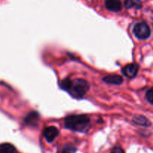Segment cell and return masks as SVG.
I'll use <instances>...</instances> for the list:
<instances>
[{"mask_svg": "<svg viewBox=\"0 0 153 153\" xmlns=\"http://www.w3.org/2000/svg\"><path fill=\"white\" fill-rule=\"evenodd\" d=\"M61 87L63 90L69 92L73 97L77 99L83 97L89 90L88 82L82 79H76L73 80L65 79L61 82Z\"/></svg>", "mask_w": 153, "mask_h": 153, "instance_id": "cell-1", "label": "cell"}, {"mask_svg": "<svg viewBox=\"0 0 153 153\" xmlns=\"http://www.w3.org/2000/svg\"><path fill=\"white\" fill-rule=\"evenodd\" d=\"M64 126L73 131L85 132L91 127V119L85 114L70 115L64 120Z\"/></svg>", "mask_w": 153, "mask_h": 153, "instance_id": "cell-2", "label": "cell"}, {"mask_svg": "<svg viewBox=\"0 0 153 153\" xmlns=\"http://www.w3.org/2000/svg\"><path fill=\"white\" fill-rule=\"evenodd\" d=\"M133 32L135 37L140 40H146L150 37L151 29L146 22H138L134 25Z\"/></svg>", "mask_w": 153, "mask_h": 153, "instance_id": "cell-3", "label": "cell"}, {"mask_svg": "<svg viewBox=\"0 0 153 153\" xmlns=\"http://www.w3.org/2000/svg\"><path fill=\"white\" fill-rule=\"evenodd\" d=\"M139 66L137 64L133 63L124 67L122 70V73L128 79H134L138 73Z\"/></svg>", "mask_w": 153, "mask_h": 153, "instance_id": "cell-4", "label": "cell"}, {"mask_svg": "<svg viewBox=\"0 0 153 153\" xmlns=\"http://www.w3.org/2000/svg\"><path fill=\"white\" fill-rule=\"evenodd\" d=\"M58 134V130L55 126H49L44 128L43 131V137L46 140V141L51 143L53 141Z\"/></svg>", "mask_w": 153, "mask_h": 153, "instance_id": "cell-5", "label": "cell"}, {"mask_svg": "<svg viewBox=\"0 0 153 153\" xmlns=\"http://www.w3.org/2000/svg\"><path fill=\"white\" fill-rule=\"evenodd\" d=\"M106 8L113 12H118L122 9L123 4L120 0H105Z\"/></svg>", "mask_w": 153, "mask_h": 153, "instance_id": "cell-6", "label": "cell"}, {"mask_svg": "<svg viewBox=\"0 0 153 153\" xmlns=\"http://www.w3.org/2000/svg\"><path fill=\"white\" fill-rule=\"evenodd\" d=\"M103 81L108 84H111V85H121L123 82V79L121 76H118V75H109V76H105L103 79Z\"/></svg>", "mask_w": 153, "mask_h": 153, "instance_id": "cell-7", "label": "cell"}, {"mask_svg": "<svg viewBox=\"0 0 153 153\" xmlns=\"http://www.w3.org/2000/svg\"><path fill=\"white\" fill-rule=\"evenodd\" d=\"M39 120V114L37 112H31L28 114L25 119V123L28 126H35Z\"/></svg>", "mask_w": 153, "mask_h": 153, "instance_id": "cell-8", "label": "cell"}, {"mask_svg": "<svg viewBox=\"0 0 153 153\" xmlns=\"http://www.w3.org/2000/svg\"><path fill=\"white\" fill-rule=\"evenodd\" d=\"M133 122L137 125L143 127H148L151 126V123L146 117L142 116V115H139V116L134 117L133 118Z\"/></svg>", "mask_w": 153, "mask_h": 153, "instance_id": "cell-9", "label": "cell"}, {"mask_svg": "<svg viewBox=\"0 0 153 153\" xmlns=\"http://www.w3.org/2000/svg\"><path fill=\"white\" fill-rule=\"evenodd\" d=\"M124 5L126 9H140L142 2L140 0H126Z\"/></svg>", "mask_w": 153, "mask_h": 153, "instance_id": "cell-10", "label": "cell"}, {"mask_svg": "<svg viewBox=\"0 0 153 153\" xmlns=\"http://www.w3.org/2000/svg\"><path fill=\"white\" fill-rule=\"evenodd\" d=\"M0 153H16V149L10 143H2L0 145Z\"/></svg>", "mask_w": 153, "mask_h": 153, "instance_id": "cell-11", "label": "cell"}, {"mask_svg": "<svg viewBox=\"0 0 153 153\" xmlns=\"http://www.w3.org/2000/svg\"><path fill=\"white\" fill-rule=\"evenodd\" d=\"M146 98L149 103L153 105V88H150V89L146 92Z\"/></svg>", "mask_w": 153, "mask_h": 153, "instance_id": "cell-12", "label": "cell"}, {"mask_svg": "<svg viewBox=\"0 0 153 153\" xmlns=\"http://www.w3.org/2000/svg\"><path fill=\"white\" fill-rule=\"evenodd\" d=\"M111 153H125V152H124V150L122 148L119 147V146H116V147H114L112 149Z\"/></svg>", "mask_w": 153, "mask_h": 153, "instance_id": "cell-13", "label": "cell"}, {"mask_svg": "<svg viewBox=\"0 0 153 153\" xmlns=\"http://www.w3.org/2000/svg\"><path fill=\"white\" fill-rule=\"evenodd\" d=\"M63 153H68V152H67V151H65V152H63Z\"/></svg>", "mask_w": 153, "mask_h": 153, "instance_id": "cell-14", "label": "cell"}]
</instances>
